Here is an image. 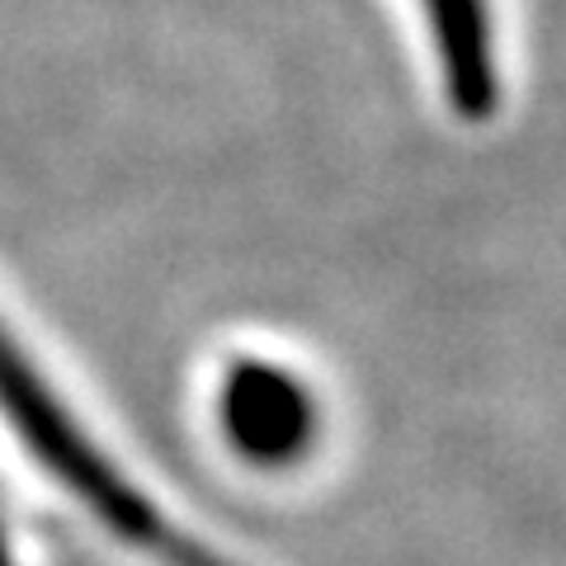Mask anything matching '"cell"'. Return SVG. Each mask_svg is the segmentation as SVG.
Masks as SVG:
<instances>
[{
	"label": "cell",
	"instance_id": "obj_1",
	"mask_svg": "<svg viewBox=\"0 0 566 566\" xmlns=\"http://www.w3.org/2000/svg\"><path fill=\"white\" fill-rule=\"evenodd\" d=\"M449 104L463 118H491L501 104V57L486 0H420Z\"/></svg>",
	"mask_w": 566,
	"mask_h": 566
},
{
	"label": "cell",
	"instance_id": "obj_2",
	"mask_svg": "<svg viewBox=\"0 0 566 566\" xmlns=\"http://www.w3.org/2000/svg\"><path fill=\"white\" fill-rule=\"evenodd\" d=\"M222 416H227V430H232V444L245 458H260V463L293 458V449L307 444V430H312L307 392L270 364L241 368L222 397Z\"/></svg>",
	"mask_w": 566,
	"mask_h": 566
}]
</instances>
